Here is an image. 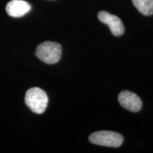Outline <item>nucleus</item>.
<instances>
[{
	"label": "nucleus",
	"instance_id": "nucleus-1",
	"mask_svg": "<svg viewBox=\"0 0 153 153\" xmlns=\"http://www.w3.org/2000/svg\"><path fill=\"white\" fill-rule=\"evenodd\" d=\"M48 98L46 93L38 87L30 88L25 95V103L32 111L41 114L48 106Z\"/></svg>",
	"mask_w": 153,
	"mask_h": 153
},
{
	"label": "nucleus",
	"instance_id": "nucleus-2",
	"mask_svg": "<svg viewBox=\"0 0 153 153\" xmlns=\"http://www.w3.org/2000/svg\"><path fill=\"white\" fill-rule=\"evenodd\" d=\"M62 55V46L55 42L45 41L38 45L36 55L46 64H55L60 60Z\"/></svg>",
	"mask_w": 153,
	"mask_h": 153
},
{
	"label": "nucleus",
	"instance_id": "nucleus-3",
	"mask_svg": "<svg viewBox=\"0 0 153 153\" xmlns=\"http://www.w3.org/2000/svg\"><path fill=\"white\" fill-rule=\"evenodd\" d=\"M89 141L100 146L118 148L122 145L123 138L121 135L116 132L101 131L93 133L89 135Z\"/></svg>",
	"mask_w": 153,
	"mask_h": 153
},
{
	"label": "nucleus",
	"instance_id": "nucleus-4",
	"mask_svg": "<svg viewBox=\"0 0 153 153\" xmlns=\"http://www.w3.org/2000/svg\"><path fill=\"white\" fill-rule=\"evenodd\" d=\"M98 18L101 22L106 24L110 28L112 34L115 36H122L125 28L121 20L118 16L105 11H101L98 14Z\"/></svg>",
	"mask_w": 153,
	"mask_h": 153
},
{
	"label": "nucleus",
	"instance_id": "nucleus-5",
	"mask_svg": "<svg viewBox=\"0 0 153 153\" xmlns=\"http://www.w3.org/2000/svg\"><path fill=\"white\" fill-rule=\"evenodd\" d=\"M118 101L126 109L137 112L142 108V101L137 95L129 91H123L118 95Z\"/></svg>",
	"mask_w": 153,
	"mask_h": 153
},
{
	"label": "nucleus",
	"instance_id": "nucleus-6",
	"mask_svg": "<svg viewBox=\"0 0 153 153\" xmlns=\"http://www.w3.org/2000/svg\"><path fill=\"white\" fill-rule=\"evenodd\" d=\"M31 7L24 0H11L6 6L7 14L11 17L19 18L29 12Z\"/></svg>",
	"mask_w": 153,
	"mask_h": 153
},
{
	"label": "nucleus",
	"instance_id": "nucleus-7",
	"mask_svg": "<svg viewBox=\"0 0 153 153\" xmlns=\"http://www.w3.org/2000/svg\"><path fill=\"white\" fill-rule=\"evenodd\" d=\"M134 6L145 16L153 14V0H132Z\"/></svg>",
	"mask_w": 153,
	"mask_h": 153
}]
</instances>
